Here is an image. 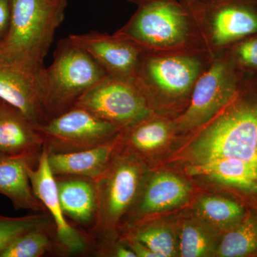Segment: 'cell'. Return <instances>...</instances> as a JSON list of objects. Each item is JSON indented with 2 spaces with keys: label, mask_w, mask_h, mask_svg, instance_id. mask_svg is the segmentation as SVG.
Instances as JSON below:
<instances>
[{
  "label": "cell",
  "mask_w": 257,
  "mask_h": 257,
  "mask_svg": "<svg viewBox=\"0 0 257 257\" xmlns=\"http://www.w3.org/2000/svg\"><path fill=\"white\" fill-rule=\"evenodd\" d=\"M191 165L222 158L257 166V76L241 81L239 92L202 132L187 152Z\"/></svg>",
  "instance_id": "1"
},
{
  "label": "cell",
  "mask_w": 257,
  "mask_h": 257,
  "mask_svg": "<svg viewBox=\"0 0 257 257\" xmlns=\"http://www.w3.org/2000/svg\"><path fill=\"white\" fill-rule=\"evenodd\" d=\"M68 0H12L11 22L0 44V60L37 79Z\"/></svg>",
  "instance_id": "2"
},
{
  "label": "cell",
  "mask_w": 257,
  "mask_h": 257,
  "mask_svg": "<svg viewBox=\"0 0 257 257\" xmlns=\"http://www.w3.org/2000/svg\"><path fill=\"white\" fill-rule=\"evenodd\" d=\"M106 75L96 61L68 37L61 40L53 62L39 79L47 121L74 107L79 98Z\"/></svg>",
  "instance_id": "3"
},
{
  "label": "cell",
  "mask_w": 257,
  "mask_h": 257,
  "mask_svg": "<svg viewBox=\"0 0 257 257\" xmlns=\"http://www.w3.org/2000/svg\"><path fill=\"white\" fill-rule=\"evenodd\" d=\"M143 167L135 155L115 156L96 179L97 209L95 224L88 236L92 246L107 238L138 199Z\"/></svg>",
  "instance_id": "4"
},
{
  "label": "cell",
  "mask_w": 257,
  "mask_h": 257,
  "mask_svg": "<svg viewBox=\"0 0 257 257\" xmlns=\"http://www.w3.org/2000/svg\"><path fill=\"white\" fill-rule=\"evenodd\" d=\"M36 128L48 153H67L99 146L114 140L123 128L76 106Z\"/></svg>",
  "instance_id": "5"
},
{
  "label": "cell",
  "mask_w": 257,
  "mask_h": 257,
  "mask_svg": "<svg viewBox=\"0 0 257 257\" xmlns=\"http://www.w3.org/2000/svg\"><path fill=\"white\" fill-rule=\"evenodd\" d=\"M75 106L122 128L147 119L151 112L146 98L135 82L108 75L84 93Z\"/></svg>",
  "instance_id": "6"
},
{
  "label": "cell",
  "mask_w": 257,
  "mask_h": 257,
  "mask_svg": "<svg viewBox=\"0 0 257 257\" xmlns=\"http://www.w3.org/2000/svg\"><path fill=\"white\" fill-rule=\"evenodd\" d=\"M242 73L233 63L216 62L198 79L192 101L179 121L181 130L205 124L234 100L239 92Z\"/></svg>",
  "instance_id": "7"
},
{
  "label": "cell",
  "mask_w": 257,
  "mask_h": 257,
  "mask_svg": "<svg viewBox=\"0 0 257 257\" xmlns=\"http://www.w3.org/2000/svg\"><path fill=\"white\" fill-rule=\"evenodd\" d=\"M140 6L128 26L118 35L139 46H167L183 40L187 32L186 7L176 0H152Z\"/></svg>",
  "instance_id": "8"
},
{
  "label": "cell",
  "mask_w": 257,
  "mask_h": 257,
  "mask_svg": "<svg viewBox=\"0 0 257 257\" xmlns=\"http://www.w3.org/2000/svg\"><path fill=\"white\" fill-rule=\"evenodd\" d=\"M48 155V152L43 147L37 165L28 167L32 190L55 225L57 253L67 256L84 254L92 249L90 240L85 232L72 226L64 215L55 177L49 165Z\"/></svg>",
  "instance_id": "9"
},
{
  "label": "cell",
  "mask_w": 257,
  "mask_h": 257,
  "mask_svg": "<svg viewBox=\"0 0 257 257\" xmlns=\"http://www.w3.org/2000/svg\"><path fill=\"white\" fill-rule=\"evenodd\" d=\"M70 41L91 56L109 77L135 82L140 48L131 40L97 31L69 35Z\"/></svg>",
  "instance_id": "10"
},
{
  "label": "cell",
  "mask_w": 257,
  "mask_h": 257,
  "mask_svg": "<svg viewBox=\"0 0 257 257\" xmlns=\"http://www.w3.org/2000/svg\"><path fill=\"white\" fill-rule=\"evenodd\" d=\"M0 99L21 111L36 126L47 121L40 98L38 79L1 60Z\"/></svg>",
  "instance_id": "11"
},
{
  "label": "cell",
  "mask_w": 257,
  "mask_h": 257,
  "mask_svg": "<svg viewBox=\"0 0 257 257\" xmlns=\"http://www.w3.org/2000/svg\"><path fill=\"white\" fill-rule=\"evenodd\" d=\"M44 140L21 111L5 102L0 113V153L37 162Z\"/></svg>",
  "instance_id": "12"
},
{
  "label": "cell",
  "mask_w": 257,
  "mask_h": 257,
  "mask_svg": "<svg viewBox=\"0 0 257 257\" xmlns=\"http://www.w3.org/2000/svg\"><path fill=\"white\" fill-rule=\"evenodd\" d=\"M59 199L64 215L84 229L86 234L95 224L97 199L95 181L74 175L56 176Z\"/></svg>",
  "instance_id": "13"
},
{
  "label": "cell",
  "mask_w": 257,
  "mask_h": 257,
  "mask_svg": "<svg viewBox=\"0 0 257 257\" xmlns=\"http://www.w3.org/2000/svg\"><path fill=\"white\" fill-rule=\"evenodd\" d=\"M119 135L109 143L81 151L48 153L49 165L54 176L74 175L96 179L101 177L114 157Z\"/></svg>",
  "instance_id": "14"
},
{
  "label": "cell",
  "mask_w": 257,
  "mask_h": 257,
  "mask_svg": "<svg viewBox=\"0 0 257 257\" xmlns=\"http://www.w3.org/2000/svg\"><path fill=\"white\" fill-rule=\"evenodd\" d=\"M37 162L0 153V194L8 198L16 210L47 212L34 194L29 178V166L35 167Z\"/></svg>",
  "instance_id": "15"
},
{
  "label": "cell",
  "mask_w": 257,
  "mask_h": 257,
  "mask_svg": "<svg viewBox=\"0 0 257 257\" xmlns=\"http://www.w3.org/2000/svg\"><path fill=\"white\" fill-rule=\"evenodd\" d=\"M199 69V62L192 57H157L147 61L144 72L157 87L178 95L191 89Z\"/></svg>",
  "instance_id": "16"
},
{
  "label": "cell",
  "mask_w": 257,
  "mask_h": 257,
  "mask_svg": "<svg viewBox=\"0 0 257 257\" xmlns=\"http://www.w3.org/2000/svg\"><path fill=\"white\" fill-rule=\"evenodd\" d=\"M189 174L237 189L248 195H257V166L239 159H217L190 165Z\"/></svg>",
  "instance_id": "17"
},
{
  "label": "cell",
  "mask_w": 257,
  "mask_h": 257,
  "mask_svg": "<svg viewBox=\"0 0 257 257\" xmlns=\"http://www.w3.org/2000/svg\"><path fill=\"white\" fill-rule=\"evenodd\" d=\"M189 191L188 184L177 176L155 174L144 189L137 213L145 216L179 207L187 201Z\"/></svg>",
  "instance_id": "18"
},
{
  "label": "cell",
  "mask_w": 257,
  "mask_h": 257,
  "mask_svg": "<svg viewBox=\"0 0 257 257\" xmlns=\"http://www.w3.org/2000/svg\"><path fill=\"white\" fill-rule=\"evenodd\" d=\"M215 253L221 257L257 256V209H248L241 222L226 231Z\"/></svg>",
  "instance_id": "19"
},
{
  "label": "cell",
  "mask_w": 257,
  "mask_h": 257,
  "mask_svg": "<svg viewBox=\"0 0 257 257\" xmlns=\"http://www.w3.org/2000/svg\"><path fill=\"white\" fill-rule=\"evenodd\" d=\"M247 210L237 201L217 196H204L197 204V213L204 220L225 231L239 224Z\"/></svg>",
  "instance_id": "20"
},
{
  "label": "cell",
  "mask_w": 257,
  "mask_h": 257,
  "mask_svg": "<svg viewBox=\"0 0 257 257\" xmlns=\"http://www.w3.org/2000/svg\"><path fill=\"white\" fill-rule=\"evenodd\" d=\"M57 252L55 225L29 230L19 236L0 254V257H40L51 251Z\"/></svg>",
  "instance_id": "21"
},
{
  "label": "cell",
  "mask_w": 257,
  "mask_h": 257,
  "mask_svg": "<svg viewBox=\"0 0 257 257\" xmlns=\"http://www.w3.org/2000/svg\"><path fill=\"white\" fill-rule=\"evenodd\" d=\"M179 247L181 256H209L216 252L217 243L215 235L207 226L198 221H188L181 231Z\"/></svg>",
  "instance_id": "22"
},
{
  "label": "cell",
  "mask_w": 257,
  "mask_h": 257,
  "mask_svg": "<svg viewBox=\"0 0 257 257\" xmlns=\"http://www.w3.org/2000/svg\"><path fill=\"white\" fill-rule=\"evenodd\" d=\"M147 119L131 125L126 142L130 147L140 153L147 154L157 150L167 142L169 137L167 125L160 121Z\"/></svg>",
  "instance_id": "23"
},
{
  "label": "cell",
  "mask_w": 257,
  "mask_h": 257,
  "mask_svg": "<svg viewBox=\"0 0 257 257\" xmlns=\"http://www.w3.org/2000/svg\"><path fill=\"white\" fill-rule=\"evenodd\" d=\"M53 224L47 212L9 217L0 215V254L20 235L38 226Z\"/></svg>",
  "instance_id": "24"
},
{
  "label": "cell",
  "mask_w": 257,
  "mask_h": 257,
  "mask_svg": "<svg viewBox=\"0 0 257 257\" xmlns=\"http://www.w3.org/2000/svg\"><path fill=\"white\" fill-rule=\"evenodd\" d=\"M131 239L143 243L160 257L175 256L176 241L173 233L165 226L147 225L135 231Z\"/></svg>",
  "instance_id": "25"
},
{
  "label": "cell",
  "mask_w": 257,
  "mask_h": 257,
  "mask_svg": "<svg viewBox=\"0 0 257 257\" xmlns=\"http://www.w3.org/2000/svg\"><path fill=\"white\" fill-rule=\"evenodd\" d=\"M233 64L241 73L251 72L257 74V34L235 43Z\"/></svg>",
  "instance_id": "26"
},
{
  "label": "cell",
  "mask_w": 257,
  "mask_h": 257,
  "mask_svg": "<svg viewBox=\"0 0 257 257\" xmlns=\"http://www.w3.org/2000/svg\"><path fill=\"white\" fill-rule=\"evenodd\" d=\"M11 14L12 0H0V44L8 35Z\"/></svg>",
  "instance_id": "27"
},
{
  "label": "cell",
  "mask_w": 257,
  "mask_h": 257,
  "mask_svg": "<svg viewBox=\"0 0 257 257\" xmlns=\"http://www.w3.org/2000/svg\"><path fill=\"white\" fill-rule=\"evenodd\" d=\"M112 254L116 257H137L133 250L130 246L124 245H118L116 246L113 250Z\"/></svg>",
  "instance_id": "28"
},
{
  "label": "cell",
  "mask_w": 257,
  "mask_h": 257,
  "mask_svg": "<svg viewBox=\"0 0 257 257\" xmlns=\"http://www.w3.org/2000/svg\"><path fill=\"white\" fill-rule=\"evenodd\" d=\"M176 1L179 2V3H181L184 7L189 9L191 5L194 3V0H176Z\"/></svg>",
  "instance_id": "29"
},
{
  "label": "cell",
  "mask_w": 257,
  "mask_h": 257,
  "mask_svg": "<svg viewBox=\"0 0 257 257\" xmlns=\"http://www.w3.org/2000/svg\"><path fill=\"white\" fill-rule=\"evenodd\" d=\"M133 3H137V4L141 5L145 4V3H148V2L152 1V0H130Z\"/></svg>",
  "instance_id": "30"
},
{
  "label": "cell",
  "mask_w": 257,
  "mask_h": 257,
  "mask_svg": "<svg viewBox=\"0 0 257 257\" xmlns=\"http://www.w3.org/2000/svg\"><path fill=\"white\" fill-rule=\"evenodd\" d=\"M5 101L3 99H0V113H1L2 109H3V106H4Z\"/></svg>",
  "instance_id": "31"
}]
</instances>
